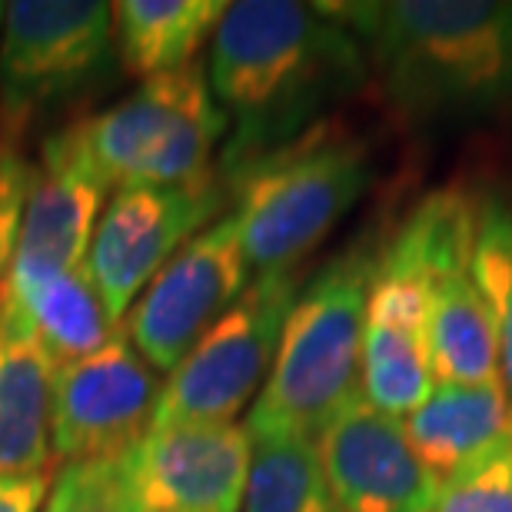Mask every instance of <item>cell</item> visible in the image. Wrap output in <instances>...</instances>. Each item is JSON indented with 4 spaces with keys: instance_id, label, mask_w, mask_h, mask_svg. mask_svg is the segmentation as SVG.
Instances as JSON below:
<instances>
[{
    "instance_id": "1",
    "label": "cell",
    "mask_w": 512,
    "mask_h": 512,
    "mask_svg": "<svg viewBox=\"0 0 512 512\" xmlns=\"http://www.w3.org/2000/svg\"><path fill=\"white\" fill-rule=\"evenodd\" d=\"M366 54L320 4H230L210 47V87L230 120L220 177H230L303 130L366 80Z\"/></svg>"
},
{
    "instance_id": "2",
    "label": "cell",
    "mask_w": 512,
    "mask_h": 512,
    "mask_svg": "<svg viewBox=\"0 0 512 512\" xmlns=\"http://www.w3.org/2000/svg\"><path fill=\"white\" fill-rule=\"evenodd\" d=\"M320 10L360 40L403 120L456 124L512 104V0H389Z\"/></svg>"
},
{
    "instance_id": "3",
    "label": "cell",
    "mask_w": 512,
    "mask_h": 512,
    "mask_svg": "<svg viewBox=\"0 0 512 512\" xmlns=\"http://www.w3.org/2000/svg\"><path fill=\"white\" fill-rule=\"evenodd\" d=\"M380 250V243L356 240L303 280L273 370L250 406L253 439H316L346 399L360 393L366 300Z\"/></svg>"
},
{
    "instance_id": "4",
    "label": "cell",
    "mask_w": 512,
    "mask_h": 512,
    "mask_svg": "<svg viewBox=\"0 0 512 512\" xmlns=\"http://www.w3.org/2000/svg\"><path fill=\"white\" fill-rule=\"evenodd\" d=\"M376 177L373 147L320 120L300 137L230 173L233 217L253 273L290 270L350 213Z\"/></svg>"
},
{
    "instance_id": "5",
    "label": "cell",
    "mask_w": 512,
    "mask_h": 512,
    "mask_svg": "<svg viewBox=\"0 0 512 512\" xmlns=\"http://www.w3.org/2000/svg\"><path fill=\"white\" fill-rule=\"evenodd\" d=\"M473 207L463 190H436L380 250L366 300L360 393L389 416H409L436 389L429 356V286L439 243Z\"/></svg>"
},
{
    "instance_id": "6",
    "label": "cell",
    "mask_w": 512,
    "mask_h": 512,
    "mask_svg": "<svg viewBox=\"0 0 512 512\" xmlns=\"http://www.w3.org/2000/svg\"><path fill=\"white\" fill-rule=\"evenodd\" d=\"M77 130L110 187H177L213 173L230 120L197 60L140 80L124 100L77 120Z\"/></svg>"
},
{
    "instance_id": "7",
    "label": "cell",
    "mask_w": 512,
    "mask_h": 512,
    "mask_svg": "<svg viewBox=\"0 0 512 512\" xmlns=\"http://www.w3.org/2000/svg\"><path fill=\"white\" fill-rule=\"evenodd\" d=\"M114 57V4L14 0L0 27V130L24 137L30 120L100 84Z\"/></svg>"
},
{
    "instance_id": "8",
    "label": "cell",
    "mask_w": 512,
    "mask_h": 512,
    "mask_svg": "<svg viewBox=\"0 0 512 512\" xmlns=\"http://www.w3.org/2000/svg\"><path fill=\"white\" fill-rule=\"evenodd\" d=\"M300 286V266L256 273L240 300L167 376L153 426L233 423V416L260 396L273 370L276 346Z\"/></svg>"
},
{
    "instance_id": "9",
    "label": "cell",
    "mask_w": 512,
    "mask_h": 512,
    "mask_svg": "<svg viewBox=\"0 0 512 512\" xmlns=\"http://www.w3.org/2000/svg\"><path fill=\"white\" fill-rule=\"evenodd\" d=\"M227 193L220 170L177 187H117L84 260L87 280L117 326L170 256L223 217Z\"/></svg>"
},
{
    "instance_id": "10",
    "label": "cell",
    "mask_w": 512,
    "mask_h": 512,
    "mask_svg": "<svg viewBox=\"0 0 512 512\" xmlns=\"http://www.w3.org/2000/svg\"><path fill=\"white\" fill-rule=\"evenodd\" d=\"M237 217L223 213L170 256L127 313L124 333L157 373H173L250 286Z\"/></svg>"
},
{
    "instance_id": "11",
    "label": "cell",
    "mask_w": 512,
    "mask_h": 512,
    "mask_svg": "<svg viewBox=\"0 0 512 512\" xmlns=\"http://www.w3.org/2000/svg\"><path fill=\"white\" fill-rule=\"evenodd\" d=\"M163 380L120 330L97 353L60 363L50 443L64 463L120 459L147 436Z\"/></svg>"
},
{
    "instance_id": "12",
    "label": "cell",
    "mask_w": 512,
    "mask_h": 512,
    "mask_svg": "<svg viewBox=\"0 0 512 512\" xmlns=\"http://www.w3.org/2000/svg\"><path fill=\"white\" fill-rule=\"evenodd\" d=\"M253 436L240 423H170L120 456L127 512H240Z\"/></svg>"
},
{
    "instance_id": "13",
    "label": "cell",
    "mask_w": 512,
    "mask_h": 512,
    "mask_svg": "<svg viewBox=\"0 0 512 512\" xmlns=\"http://www.w3.org/2000/svg\"><path fill=\"white\" fill-rule=\"evenodd\" d=\"M316 449L340 512H436L443 479L419 459L403 419L363 393L323 426Z\"/></svg>"
},
{
    "instance_id": "14",
    "label": "cell",
    "mask_w": 512,
    "mask_h": 512,
    "mask_svg": "<svg viewBox=\"0 0 512 512\" xmlns=\"http://www.w3.org/2000/svg\"><path fill=\"white\" fill-rule=\"evenodd\" d=\"M107 190L110 183L90 160L77 124L50 133L34 163L17 256L84 270L90 240L104 217Z\"/></svg>"
},
{
    "instance_id": "15",
    "label": "cell",
    "mask_w": 512,
    "mask_h": 512,
    "mask_svg": "<svg viewBox=\"0 0 512 512\" xmlns=\"http://www.w3.org/2000/svg\"><path fill=\"white\" fill-rule=\"evenodd\" d=\"M476 203L439 243L429 286V356L436 383H503L496 330L473 280Z\"/></svg>"
},
{
    "instance_id": "16",
    "label": "cell",
    "mask_w": 512,
    "mask_h": 512,
    "mask_svg": "<svg viewBox=\"0 0 512 512\" xmlns=\"http://www.w3.org/2000/svg\"><path fill=\"white\" fill-rule=\"evenodd\" d=\"M0 313L57 366L97 353L120 333L84 270L14 256L0 283Z\"/></svg>"
},
{
    "instance_id": "17",
    "label": "cell",
    "mask_w": 512,
    "mask_h": 512,
    "mask_svg": "<svg viewBox=\"0 0 512 512\" xmlns=\"http://www.w3.org/2000/svg\"><path fill=\"white\" fill-rule=\"evenodd\" d=\"M406 436L439 479L512 446V396L503 383H436L406 416Z\"/></svg>"
},
{
    "instance_id": "18",
    "label": "cell",
    "mask_w": 512,
    "mask_h": 512,
    "mask_svg": "<svg viewBox=\"0 0 512 512\" xmlns=\"http://www.w3.org/2000/svg\"><path fill=\"white\" fill-rule=\"evenodd\" d=\"M57 363L0 313V473H47Z\"/></svg>"
},
{
    "instance_id": "19",
    "label": "cell",
    "mask_w": 512,
    "mask_h": 512,
    "mask_svg": "<svg viewBox=\"0 0 512 512\" xmlns=\"http://www.w3.org/2000/svg\"><path fill=\"white\" fill-rule=\"evenodd\" d=\"M230 4L223 0H120L114 4V50L127 74L147 80L197 64Z\"/></svg>"
},
{
    "instance_id": "20",
    "label": "cell",
    "mask_w": 512,
    "mask_h": 512,
    "mask_svg": "<svg viewBox=\"0 0 512 512\" xmlns=\"http://www.w3.org/2000/svg\"><path fill=\"white\" fill-rule=\"evenodd\" d=\"M243 512H340L326 483L316 439H253Z\"/></svg>"
},
{
    "instance_id": "21",
    "label": "cell",
    "mask_w": 512,
    "mask_h": 512,
    "mask_svg": "<svg viewBox=\"0 0 512 512\" xmlns=\"http://www.w3.org/2000/svg\"><path fill=\"white\" fill-rule=\"evenodd\" d=\"M473 280L493 320L499 376L512 396V207L503 200L476 203Z\"/></svg>"
},
{
    "instance_id": "22",
    "label": "cell",
    "mask_w": 512,
    "mask_h": 512,
    "mask_svg": "<svg viewBox=\"0 0 512 512\" xmlns=\"http://www.w3.org/2000/svg\"><path fill=\"white\" fill-rule=\"evenodd\" d=\"M117 463L120 459L64 463L40 512H127Z\"/></svg>"
},
{
    "instance_id": "23",
    "label": "cell",
    "mask_w": 512,
    "mask_h": 512,
    "mask_svg": "<svg viewBox=\"0 0 512 512\" xmlns=\"http://www.w3.org/2000/svg\"><path fill=\"white\" fill-rule=\"evenodd\" d=\"M436 512H512V446L443 479Z\"/></svg>"
},
{
    "instance_id": "24",
    "label": "cell",
    "mask_w": 512,
    "mask_h": 512,
    "mask_svg": "<svg viewBox=\"0 0 512 512\" xmlns=\"http://www.w3.org/2000/svg\"><path fill=\"white\" fill-rule=\"evenodd\" d=\"M50 483V473H0V512H40Z\"/></svg>"
},
{
    "instance_id": "25",
    "label": "cell",
    "mask_w": 512,
    "mask_h": 512,
    "mask_svg": "<svg viewBox=\"0 0 512 512\" xmlns=\"http://www.w3.org/2000/svg\"><path fill=\"white\" fill-rule=\"evenodd\" d=\"M4 14H7V4H0V27H4Z\"/></svg>"
}]
</instances>
